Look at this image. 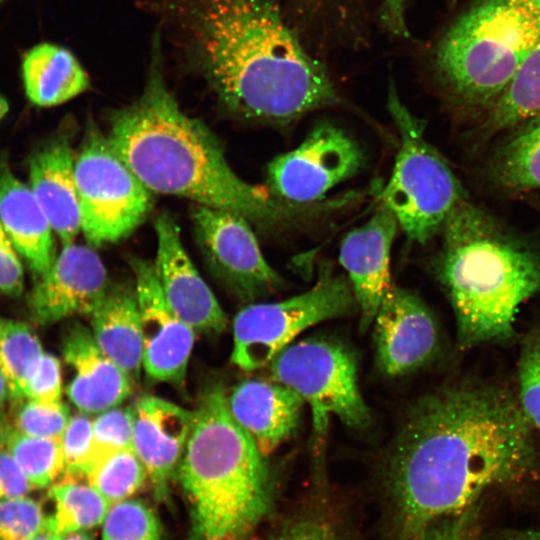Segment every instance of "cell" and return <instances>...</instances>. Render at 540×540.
Wrapping results in <instances>:
<instances>
[{
    "mask_svg": "<svg viewBox=\"0 0 540 540\" xmlns=\"http://www.w3.org/2000/svg\"><path fill=\"white\" fill-rule=\"evenodd\" d=\"M380 540H414L491 492L540 485V433L514 383L469 376L421 397L386 456Z\"/></svg>",
    "mask_w": 540,
    "mask_h": 540,
    "instance_id": "6da1fadb",
    "label": "cell"
},
{
    "mask_svg": "<svg viewBox=\"0 0 540 540\" xmlns=\"http://www.w3.org/2000/svg\"><path fill=\"white\" fill-rule=\"evenodd\" d=\"M191 64L240 118L285 125L339 102L325 67L270 0H170Z\"/></svg>",
    "mask_w": 540,
    "mask_h": 540,
    "instance_id": "7a4b0ae2",
    "label": "cell"
},
{
    "mask_svg": "<svg viewBox=\"0 0 540 540\" xmlns=\"http://www.w3.org/2000/svg\"><path fill=\"white\" fill-rule=\"evenodd\" d=\"M147 81L140 97L114 111L108 138L152 192L185 197L236 213L264 229H286L336 207L335 201L294 204L241 179L200 120L180 108L162 73L159 31L154 33Z\"/></svg>",
    "mask_w": 540,
    "mask_h": 540,
    "instance_id": "3957f363",
    "label": "cell"
},
{
    "mask_svg": "<svg viewBox=\"0 0 540 540\" xmlns=\"http://www.w3.org/2000/svg\"><path fill=\"white\" fill-rule=\"evenodd\" d=\"M441 230L433 267L455 316L458 348L519 340V309L540 294V252L465 198Z\"/></svg>",
    "mask_w": 540,
    "mask_h": 540,
    "instance_id": "277c9868",
    "label": "cell"
},
{
    "mask_svg": "<svg viewBox=\"0 0 540 540\" xmlns=\"http://www.w3.org/2000/svg\"><path fill=\"white\" fill-rule=\"evenodd\" d=\"M177 473L191 503L192 540H245L274 504L264 456L219 385L199 401Z\"/></svg>",
    "mask_w": 540,
    "mask_h": 540,
    "instance_id": "5b68a950",
    "label": "cell"
},
{
    "mask_svg": "<svg viewBox=\"0 0 540 540\" xmlns=\"http://www.w3.org/2000/svg\"><path fill=\"white\" fill-rule=\"evenodd\" d=\"M540 36V0H475L434 52L436 75L453 99L491 108Z\"/></svg>",
    "mask_w": 540,
    "mask_h": 540,
    "instance_id": "8992f818",
    "label": "cell"
},
{
    "mask_svg": "<svg viewBox=\"0 0 540 540\" xmlns=\"http://www.w3.org/2000/svg\"><path fill=\"white\" fill-rule=\"evenodd\" d=\"M388 110L400 136L391 177L381 193L382 204L395 216L412 242L430 240L464 198L450 167L424 136V127L403 104L390 82Z\"/></svg>",
    "mask_w": 540,
    "mask_h": 540,
    "instance_id": "52a82bcc",
    "label": "cell"
},
{
    "mask_svg": "<svg viewBox=\"0 0 540 540\" xmlns=\"http://www.w3.org/2000/svg\"><path fill=\"white\" fill-rule=\"evenodd\" d=\"M273 379L296 392L312 412L316 444L327 434L331 416L365 429L371 422L357 380V363L338 340L311 337L284 348L272 361Z\"/></svg>",
    "mask_w": 540,
    "mask_h": 540,
    "instance_id": "ba28073f",
    "label": "cell"
},
{
    "mask_svg": "<svg viewBox=\"0 0 540 540\" xmlns=\"http://www.w3.org/2000/svg\"><path fill=\"white\" fill-rule=\"evenodd\" d=\"M81 231L92 246L131 234L152 207V191L132 172L108 137L89 127L74 164Z\"/></svg>",
    "mask_w": 540,
    "mask_h": 540,
    "instance_id": "9c48e42d",
    "label": "cell"
},
{
    "mask_svg": "<svg viewBox=\"0 0 540 540\" xmlns=\"http://www.w3.org/2000/svg\"><path fill=\"white\" fill-rule=\"evenodd\" d=\"M357 306L349 281L323 265L316 283L288 299L249 305L233 322L232 362L245 371L270 363L302 331Z\"/></svg>",
    "mask_w": 540,
    "mask_h": 540,
    "instance_id": "30bf717a",
    "label": "cell"
},
{
    "mask_svg": "<svg viewBox=\"0 0 540 540\" xmlns=\"http://www.w3.org/2000/svg\"><path fill=\"white\" fill-rule=\"evenodd\" d=\"M364 153L354 138L329 122L318 123L295 149L267 168L269 191L294 204L319 203L337 184L357 174Z\"/></svg>",
    "mask_w": 540,
    "mask_h": 540,
    "instance_id": "8fae6325",
    "label": "cell"
},
{
    "mask_svg": "<svg viewBox=\"0 0 540 540\" xmlns=\"http://www.w3.org/2000/svg\"><path fill=\"white\" fill-rule=\"evenodd\" d=\"M192 221L197 243L212 271L243 300L283 284L265 260L250 222L228 210L196 205Z\"/></svg>",
    "mask_w": 540,
    "mask_h": 540,
    "instance_id": "7c38bea8",
    "label": "cell"
},
{
    "mask_svg": "<svg viewBox=\"0 0 540 540\" xmlns=\"http://www.w3.org/2000/svg\"><path fill=\"white\" fill-rule=\"evenodd\" d=\"M373 322L376 362L389 377L427 365L439 351L440 329L435 316L407 289L392 285Z\"/></svg>",
    "mask_w": 540,
    "mask_h": 540,
    "instance_id": "4fadbf2b",
    "label": "cell"
},
{
    "mask_svg": "<svg viewBox=\"0 0 540 540\" xmlns=\"http://www.w3.org/2000/svg\"><path fill=\"white\" fill-rule=\"evenodd\" d=\"M140 313L143 368L157 381L182 383L195 340V331L167 303L154 264L130 261Z\"/></svg>",
    "mask_w": 540,
    "mask_h": 540,
    "instance_id": "5bb4252c",
    "label": "cell"
},
{
    "mask_svg": "<svg viewBox=\"0 0 540 540\" xmlns=\"http://www.w3.org/2000/svg\"><path fill=\"white\" fill-rule=\"evenodd\" d=\"M108 291L107 274L90 247L63 246L49 271L31 290L28 307L34 322L47 326L77 314H91Z\"/></svg>",
    "mask_w": 540,
    "mask_h": 540,
    "instance_id": "9a60e30c",
    "label": "cell"
},
{
    "mask_svg": "<svg viewBox=\"0 0 540 540\" xmlns=\"http://www.w3.org/2000/svg\"><path fill=\"white\" fill-rule=\"evenodd\" d=\"M155 231L154 267L167 303L195 332H221L225 313L187 255L176 222L164 212L155 221Z\"/></svg>",
    "mask_w": 540,
    "mask_h": 540,
    "instance_id": "2e32d148",
    "label": "cell"
},
{
    "mask_svg": "<svg viewBox=\"0 0 540 540\" xmlns=\"http://www.w3.org/2000/svg\"><path fill=\"white\" fill-rule=\"evenodd\" d=\"M398 226L393 213L381 204L366 223L351 230L341 242L339 261L348 274L362 330L374 321L392 287L390 254Z\"/></svg>",
    "mask_w": 540,
    "mask_h": 540,
    "instance_id": "e0dca14e",
    "label": "cell"
},
{
    "mask_svg": "<svg viewBox=\"0 0 540 540\" xmlns=\"http://www.w3.org/2000/svg\"><path fill=\"white\" fill-rule=\"evenodd\" d=\"M132 447L142 461L157 498L167 496L191 434L195 411L153 395L131 407Z\"/></svg>",
    "mask_w": 540,
    "mask_h": 540,
    "instance_id": "ac0fdd59",
    "label": "cell"
},
{
    "mask_svg": "<svg viewBox=\"0 0 540 540\" xmlns=\"http://www.w3.org/2000/svg\"><path fill=\"white\" fill-rule=\"evenodd\" d=\"M62 353L74 371L67 394L81 412L101 413L129 396L132 379L104 354L87 327L74 323L68 328Z\"/></svg>",
    "mask_w": 540,
    "mask_h": 540,
    "instance_id": "d6986e66",
    "label": "cell"
},
{
    "mask_svg": "<svg viewBox=\"0 0 540 540\" xmlns=\"http://www.w3.org/2000/svg\"><path fill=\"white\" fill-rule=\"evenodd\" d=\"M304 400L278 382L247 380L227 395L234 420L250 435L263 456L297 429Z\"/></svg>",
    "mask_w": 540,
    "mask_h": 540,
    "instance_id": "ffe728a7",
    "label": "cell"
},
{
    "mask_svg": "<svg viewBox=\"0 0 540 540\" xmlns=\"http://www.w3.org/2000/svg\"><path fill=\"white\" fill-rule=\"evenodd\" d=\"M75 159L66 137L52 138L29 160V187L63 246L81 231Z\"/></svg>",
    "mask_w": 540,
    "mask_h": 540,
    "instance_id": "44dd1931",
    "label": "cell"
},
{
    "mask_svg": "<svg viewBox=\"0 0 540 540\" xmlns=\"http://www.w3.org/2000/svg\"><path fill=\"white\" fill-rule=\"evenodd\" d=\"M0 221L14 248L36 280L51 268L57 254L51 223L31 191L0 161Z\"/></svg>",
    "mask_w": 540,
    "mask_h": 540,
    "instance_id": "7402d4cb",
    "label": "cell"
},
{
    "mask_svg": "<svg viewBox=\"0 0 540 540\" xmlns=\"http://www.w3.org/2000/svg\"><path fill=\"white\" fill-rule=\"evenodd\" d=\"M98 347L132 380L143 367V341L135 289L114 288L90 314Z\"/></svg>",
    "mask_w": 540,
    "mask_h": 540,
    "instance_id": "603a6c76",
    "label": "cell"
},
{
    "mask_svg": "<svg viewBox=\"0 0 540 540\" xmlns=\"http://www.w3.org/2000/svg\"><path fill=\"white\" fill-rule=\"evenodd\" d=\"M21 70L26 96L37 106L62 104L90 86L88 74L77 58L53 43H40L28 50Z\"/></svg>",
    "mask_w": 540,
    "mask_h": 540,
    "instance_id": "cb8c5ba5",
    "label": "cell"
},
{
    "mask_svg": "<svg viewBox=\"0 0 540 540\" xmlns=\"http://www.w3.org/2000/svg\"><path fill=\"white\" fill-rule=\"evenodd\" d=\"M491 159L489 176L508 191L540 188V113L524 121Z\"/></svg>",
    "mask_w": 540,
    "mask_h": 540,
    "instance_id": "d4e9b609",
    "label": "cell"
},
{
    "mask_svg": "<svg viewBox=\"0 0 540 540\" xmlns=\"http://www.w3.org/2000/svg\"><path fill=\"white\" fill-rule=\"evenodd\" d=\"M540 113V36L496 103L490 108L488 134L521 124Z\"/></svg>",
    "mask_w": 540,
    "mask_h": 540,
    "instance_id": "484cf974",
    "label": "cell"
},
{
    "mask_svg": "<svg viewBox=\"0 0 540 540\" xmlns=\"http://www.w3.org/2000/svg\"><path fill=\"white\" fill-rule=\"evenodd\" d=\"M54 511L47 516L46 530L59 536L102 524L111 504L90 484L61 482L51 485Z\"/></svg>",
    "mask_w": 540,
    "mask_h": 540,
    "instance_id": "4316f807",
    "label": "cell"
},
{
    "mask_svg": "<svg viewBox=\"0 0 540 540\" xmlns=\"http://www.w3.org/2000/svg\"><path fill=\"white\" fill-rule=\"evenodd\" d=\"M43 352L36 333L28 324L0 318V370L9 398L24 400L27 377Z\"/></svg>",
    "mask_w": 540,
    "mask_h": 540,
    "instance_id": "83f0119b",
    "label": "cell"
},
{
    "mask_svg": "<svg viewBox=\"0 0 540 540\" xmlns=\"http://www.w3.org/2000/svg\"><path fill=\"white\" fill-rule=\"evenodd\" d=\"M1 440L34 488L51 486L65 471L61 439L29 436L14 428L6 430Z\"/></svg>",
    "mask_w": 540,
    "mask_h": 540,
    "instance_id": "f1b7e54d",
    "label": "cell"
},
{
    "mask_svg": "<svg viewBox=\"0 0 540 540\" xmlns=\"http://www.w3.org/2000/svg\"><path fill=\"white\" fill-rule=\"evenodd\" d=\"M146 469L132 448L104 453L95 458L85 477L111 505L127 499L143 484Z\"/></svg>",
    "mask_w": 540,
    "mask_h": 540,
    "instance_id": "f546056e",
    "label": "cell"
},
{
    "mask_svg": "<svg viewBox=\"0 0 540 540\" xmlns=\"http://www.w3.org/2000/svg\"><path fill=\"white\" fill-rule=\"evenodd\" d=\"M268 540H351L340 513L324 497L292 512Z\"/></svg>",
    "mask_w": 540,
    "mask_h": 540,
    "instance_id": "4dcf8cb0",
    "label": "cell"
},
{
    "mask_svg": "<svg viewBox=\"0 0 540 540\" xmlns=\"http://www.w3.org/2000/svg\"><path fill=\"white\" fill-rule=\"evenodd\" d=\"M519 341L514 386L524 413L540 433V320Z\"/></svg>",
    "mask_w": 540,
    "mask_h": 540,
    "instance_id": "1f68e13d",
    "label": "cell"
},
{
    "mask_svg": "<svg viewBox=\"0 0 540 540\" xmlns=\"http://www.w3.org/2000/svg\"><path fill=\"white\" fill-rule=\"evenodd\" d=\"M161 535L156 515L138 500L112 504L102 522V540H161Z\"/></svg>",
    "mask_w": 540,
    "mask_h": 540,
    "instance_id": "d6a6232c",
    "label": "cell"
},
{
    "mask_svg": "<svg viewBox=\"0 0 540 540\" xmlns=\"http://www.w3.org/2000/svg\"><path fill=\"white\" fill-rule=\"evenodd\" d=\"M42 505L27 496L0 502V540H33L46 531Z\"/></svg>",
    "mask_w": 540,
    "mask_h": 540,
    "instance_id": "836d02e7",
    "label": "cell"
},
{
    "mask_svg": "<svg viewBox=\"0 0 540 540\" xmlns=\"http://www.w3.org/2000/svg\"><path fill=\"white\" fill-rule=\"evenodd\" d=\"M70 418L68 407L61 401L26 400L16 414L15 429L29 436L62 439Z\"/></svg>",
    "mask_w": 540,
    "mask_h": 540,
    "instance_id": "e575fe53",
    "label": "cell"
},
{
    "mask_svg": "<svg viewBox=\"0 0 540 540\" xmlns=\"http://www.w3.org/2000/svg\"><path fill=\"white\" fill-rule=\"evenodd\" d=\"M132 431L133 423L131 408L125 409L115 406L99 413V415L93 419L92 462L98 456L110 451L128 448L133 449Z\"/></svg>",
    "mask_w": 540,
    "mask_h": 540,
    "instance_id": "d590c367",
    "label": "cell"
},
{
    "mask_svg": "<svg viewBox=\"0 0 540 540\" xmlns=\"http://www.w3.org/2000/svg\"><path fill=\"white\" fill-rule=\"evenodd\" d=\"M61 442L65 471L85 476L93 458V419L83 412L71 417Z\"/></svg>",
    "mask_w": 540,
    "mask_h": 540,
    "instance_id": "8d00e7d4",
    "label": "cell"
},
{
    "mask_svg": "<svg viewBox=\"0 0 540 540\" xmlns=\"http://www.w3.org/2000/svg\"><path fill=\"white\" fill-rule=\"evenodd\" d=\"M482 504L443 517L421 531L414 540H481Z\"/></svg>",
    "mask_w": 540,
    "mask_h": 540,
    "instance_id": "74e56055",
    "label": "cell"
},
{
    "mask_svg": "<svg viewBox=\"0 0 540 540\" xmlns=\"http://www.w3.org/2000/svg\"><path fill=\"white\" fill-rule=\"evenodd\" d=\"M61 365L53 354L43 352L30 371L24 389V400L39 402L61 401Z\"/></svg>",
    "mask_w": 540,
    "mask_h": 540,
    "instance_id": "f35d334b",
    "label": "cell"
},
{
    "mask_svg": "<svg viewBox=\"0 0 540 540\" xmlns=\"http://www.w3.org/2000/svg\"><path fill=\"white\" fill-rule=\"evenodd\" d=\"M23 290V265L0 221V292L11 297H18Z\"/></svg>",
    "mask_w": 540,
    "mask_h": 540,
    "instance_id": "ab89813d",
    "label": "cell"
},
{
    "mask_svg": "<svg viewBox=\"0 0 540 540\" xmlns=\"http://www.w3.org/2000/svg\"><path fill=\"white\" fill-rule=\"evenodd\" d=\"M32 489H34L33 485L11 455L5 449H0V502L27 496Z\"/></svg>",
    "mask_w": 540,
    "mask_h": 540,
    "instance_id": "60d3db41",
    "label": "cell"
},
{
    "mask_svg": "<svg viewBox=\"0 0 540 540\" xmlns=\"http://www.w3.org/2000/svg\"><path fill=\"white\" fill-rule=\"evenodd\" d=\"M408 0H383L380 19L384 27L391 34L399 37H408L409 30L406 21Z\"/></svg>",
    "mask_w": 540,
    "mask_h": 540,
    "instance_id": "b9f144b4",
    "label": "cell"
},
{
    "mask_svg": "<svg viewBox=\"0 0 540 540\" xmlns=\"http://www.w3.org/2000/svg\"><path fill=\"white\" fill-rule=\"evenodd\" d=\"M481 540H540V529H496L482 534Z\"/></svg>",
    "mask_w": 540,
    "mask_h": 540,
    "instance_id": "7bdbcfd3",
    "label": "cell"
},
{
    "mask_svg": "<svg viewBox=\"0 0 540 540\" xmlns=\"http://www.w3.org/2000/svg\"><path fill=\"white\" fill-rule=\"evenodd\" d=\"M333 0H297V2L305 7L308 11L324 10Z\"/></svg>",
    "mask_w": 540,
    "mask_h": 540,
    "instance_id": "ee69618b",
    "label": "cell"
},
{
    "mask_svg": "<svg viewBox=\"0 0 540 540\" xmlns=\"http://www.w3.org/2000/svg\"><path fill=\"white\" fill-rule=\"evenodd\" d=\"M7 397H9L8 386L0 370V406L4 403Z\"/></svg>",
    "mask_w": 540,
    "mask_h": 540,
    "instance_id": "f6af8a7d",
    "label": "cell"
},
{
    "mask_svg": "<svg viewBox=\"0 0 540 540\" xmlns=\"http://www.w3.org/2000/svg\"><path fill=\"white\" fill-rule=\"evenodd\" d=\"M61 540H92V538L80 531L64 535Z\"/></svg>",
    "mask_w": 540,
    "mask_h": 540,
    "instance_id": "bcb514c9",
    "label": "cell"
},
{
    "mask_svg": "<svg viewBox=\"0 0 540 540\" xmlns=\"http://www.w3.org/2000/svg\"><path fill=\"white\" fill-rule=\"evenodd\" d=\"M61 537L62 536L56 535L46 530L39 534L37 537H35L33 540H61Z\"/></svg>",
    "mask_w": 540,
    "mask_h": 540,
    "instance_id": "7dc6e473",
    "label": "cell"
},
{
    "mask_svg": "<svg viewBox=\"0 0 540 540\" xmlns=\"http://www.w3.org/2000/svg\"><path fill=\"white\" fill-rule=\"evenodd\" d=\"M8 110V102L0 95V120L7 114Z\"/></svg>",
    "mask_w": 540,
    "mask_h": 540,
    "instance_id": "c3c4849f",
    "label": "cell"
},
{
    "mask_svg": "<svg viewBox=\"0 0 540 540\" xmlns=\"http://www.w3.org/2000/svg\"><path fill=\"white\" fill-rule=\"evenodd\" d=\"M2 434H3L2 416H1V413H0V440H1V438H2Z\"/></svg>",
    "mask_w": 540,
    "mask_h": 540,
    "instance_id": "681fc988",
    "label": "cell"
},
{
    "mask_svg": "<svg viewBox=\"0 0 540 540\" xmlns=\"http://www.w3.org/2000/svg\"><path fill=\"white\" fill-rule=\"evenodd\" d=\"M450 4H454L457 0H448Z\"/></svg>",
    "mask_w": 540,
    "mask_h": 540,
    "instance_id": "f907efd6",
    "label": "cell"
}]
</instances>
